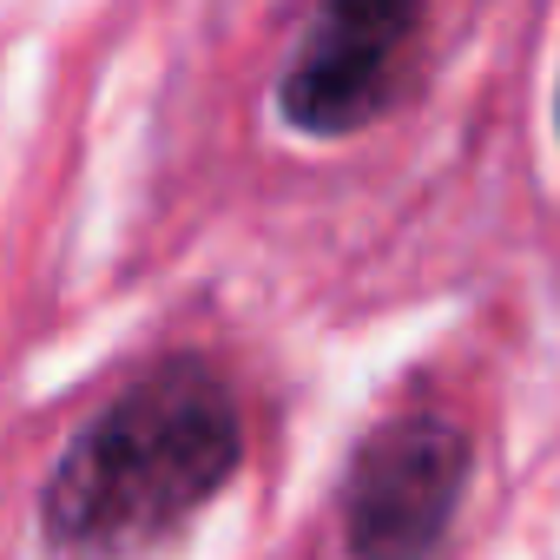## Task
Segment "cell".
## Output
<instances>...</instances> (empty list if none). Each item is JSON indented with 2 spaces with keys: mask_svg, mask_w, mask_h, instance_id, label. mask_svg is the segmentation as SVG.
I'll use <instances>...</instances> for the list:
<instances>
[{
  "mask_svg": "<svg viewBox=\"0 0 560 560\" xmlns=\"http://www.w3.org/2000/svg\"><path fill=\"white\" fill-rule=\"evenodd\" d=\"M244 468V416L205 357L126 383L54 462L40 540L54 560H145L178 540Z\"/></svg>",
  "mask_w": 560,
  "mask_h": 560,
  "instance_id": "1",
  "label": "cell"
},
{
  "mask_svg": "<svg viewBox=\"0 0 560 560\" xmlns=\"http://www.w3.org/2000/svg\"><path fill=\"white\" fill-rule=\"evenodd\" d=\"M475 442L448 416H396L370 429L343 468V553L350 560H442L468 494Z\"/></svg>",
  "mask_w": 560,
  "mask_h": 560,
  "instance_id": "2",
  "label": "cell"
},
{
  "mask_svg": "<svg viewBox=\"0 0 560 560\" xmlns=\"http://www.w3.org/2000/svg\"><path fill=\"white\" fill-rule=\"evenodd\" d=\"M422 40V0H324L277 80V119L304 139H350L389 113Z\"/></svg>",
  "mask_w": 560,
  "mask_h": 560,
  "instance_id": "3",
  "label": "cell"
},
{
  "mask_svg": "<svg viewBox=\"0 0 560 560\" xmlns=\"http://www.w3.org/2000/svg\"><path fill=\"white\" fill-rule=\"evenodd\" d=\"M553 126H560V93H553Z\"/></svg>",
  "mask_w": 560,
  "mask_h": 560,
  "instance_id": "4",
  "label": "cell"
}]
</instances>
